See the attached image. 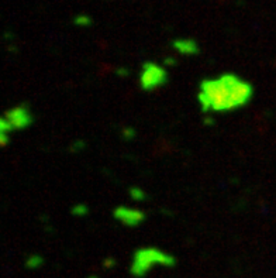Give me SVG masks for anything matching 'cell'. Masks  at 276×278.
Masks as SVG:
<instances>
[{
  "instance_id": "obj_1",
  "label": "cell",
  "mask_w": 276,
  "mask_h": 278,
  "mask_svg": "<svg viewBox=\"0 0 276 278\" xmlns=\"http://www.w3.org/2000/svg\"><path fill=\"white\" fill-rule=\"evenodd\" d=\"M254 86L235 74H223L214 79H203L197 100L203 113L231 112L249 103Z\"/></svg>"
},
{
  "instance_id": "obj_2",
  "label": "cell",
  "mask_w": 276,
  "mask_h": 278,
  "mask_svg": "<svg viewBox=\"0 0 276 278\" xmlns=\"http://www.w3.org/2000/svg\"><path fill=\"white\" fill-rule=\"evenodd\" d=\"M176 257L158 247H141L132 254L130 274L132 278H145L155 265L172 268L176 265Z\"/></svg>"
},
{
  "instance_id": "obj_3",
  "label": "cell",
  "mask_w": 276,
  "mask_h": 278,
  "mask_svg": "<svg viewBox=\"0 0 276 278\" xmlns=\"http://www.w3.org/2000/svg\"><path fill=\"white\" fill-rule=\"evenodd\" d=\"M34 123V115L27 103H21L9 109L0 120V133H12L13 130H23Z\"/></svg>"
},
{
  "instance_id": "obj_4",
  "label": "cell",
  "mask_w": 276,
  "mask_h": 278,
  "mask_svg": "<svg viewBox=\"0 0 276 278\" xmlns=\"http://www.w3.org/2000/svg\"><path fill=\"white\" fill-rule=\"evenodd\" d=\"M169 82V74L163 66L158 65L155 62L146 61L141 66V75H140V86L143 91L151 92L158 88H162Z\"/></svg>"
},
{
  "instance_id": "obj_5",
  "label": "cell",
  "mask_w": 276,
  "mask_h": 278,
  "mask_svg": "<svg viewBox=\"0 0 276 278\" xmlns=\"http://www.w3.org/2000/svg\"><path fill=\"white\" fill-rule=\"evenodd\" d=\"M113 217L127 228H137L146 220V215L143 211L129 206H117L113 211Z\"/></svg>"
},
{
  "instance_id": "obj_6",
  "label": "cell",
  "mask_w": 276,
  "mask_h": 278,
  "mask_svg": "<svg viewBox=\"0 0 276 278\" xmlns=\"http://www.w3.org/2000/svg\"><path fill=\"white\" fill-rule=\"evenodd\" d=\"M172 47L176 49L178 52H180L182 55H197L200 54V48L197 46L195 40H190V38H179V40H175L172 43Z\"/></svg>"
},
{
  "instance_id": "obj_7",
  "label": "cell",
  "mask_w": 276,
  "mask_h": 278,
  "mask_svg": "<svg viewBox=\"0 0 276 278\" xmlns=\"http://www.w3.org/2000/svg\"><path fill=\"white\" fill-rule=\"evenodd\" d=\"M45 263V259L41 256V254H30L26 262H24V265L27 270H40Z\"/></svg>"
},
{
  "instance_id": "obj_8",
  "label": "cell",
  "mask_w": 276,
  "mask_h": 278,
  "mask_svg": "<svg viewBox=\"0 0 276 278\" xmlns=\"http://www.w3.org/2000/svg\"><path fill=\"white\" fill-rule=\"evenodd\" d=\"M129 192H130L131 199H134V201H137V202H143V201H145L146 199L145 191H143V189L138 188V186H131Z\"/></svg>"
},
{
  "instance_id": "obj_9",
  "label": "cell",
  "mask_w": 276,
  "mask_h": 278,
  "mask_svg": "<svg viewBox=\"0 0 276 278\" xmlns=\"http://www.w3.org/2000/svg\"><path fill=\"white\" fill-rule=\"evenodd\" d=\"M71 213L73 215V216H86L87 213H89V206L87 205H85V203H76V205H73L72 206V209H71Z\"/></svg>"
},
{
  "instance_id": "obj_10",
  "label": "cell",
  "mask_w": 276,
  "mask_h": 278,
  "mask_svg": "<svg viewBox=\"0 0 276 278\" xmlns=\"http://www.w3.org/2000/svg\"><path fill=\"white\" fill-rule=\"evenodd\" d=\"M85 147H86V143H85L83 140H76V141L71 146L69 151H71V153H79V151H82Z\"/></svg>"
},
{
  "instance_id": "obj_11",
  "label": "cell",
  "mask_w": 276,
  "mask_h": 278,
  "mask_svg": "<svg viewBox=\"0 0 276 278\" xmlns=\"http://www.w3.org/2000/svg\"><path fill=\"white\" fill-rule=\"evenodd\" d=\"M123 137H124V140H132L135 137V130L132 127H126L123 130Z\"/></svg>"
},
{
  "instance_id": "obj_12",
  "label": "cell",
  "mask_w": 276,
  "mask_h": 278,
  "mask_svg": "<svg viewBox=\"0 0 276 278\" xmlns=\"http://www.w3.org/2000/svg\"><path fill=\"white\" fill-rule=\"evenodd\" d=\"M103 267H104V268H107V270L113 268V267H116V260H114L113 257H107V259H104V262H103Z\"/></svg>"
},
{
  "instance_id": "obj_13",
  "label": "cell",
  "mask_w": 276,
  "mask_h": 278,
  "mask_svg": "<svg viewBox=\"0 0 276 278\" xmlns=\"http://www.w3.org/2000/svg\"><path fill=\"white\" fill-rule=\"evenodd\" d=\"M176 64H178V62H176V60H175V58H172V57H169V58H165V61H163V65L165 66H175L176 65Z\"/></svg>"
},
{
  "instance_id": "obj_14",
  "label": "cell",
  "mask_w": 276,
  "mask_h": 278,
  "mask_svg": "<svg viewBox=\"0 0 276 278\" xmlns=\"http://www.w3.org/2000/svg\"><path fill=\"white\" fill-rule=\"evenodd\" d=\"M117 74H118L120 77H129V75H130V71H129L127 68H118V69H117Z\"/></svg>"
},
{
  "instance_id": "obj_15",
  "label": "cell",
  "mask_w": 276,
  "mask_h": 278,
  "mask_svg": "<svg viewBox=\"0 0 276 278\" xmlns=\"http://www.w3.org/2000/svg\"><path fill=\"white\" fill-rule=\"evenodd\" d=\"M204 123H206L207 126H213V124H214V119H213V117H206V119H204Z\"/></svg>"
},
{
  "instance_id": "obj_16",
  "label": "cell",
  "mask_w": 276,
  "mask_h": 278,
  "mask_svg": "<svg viewBox=\"0 0 276 278\" xmlns=\"http://www.w3.org/2000/svg\"><path fill=\"white\" fill-rule=\"evenodd\" d=\"M86 278H100V277H99V276H95V274H93V276H89V277H86Z\"/></svg>"
}]
</instances>
